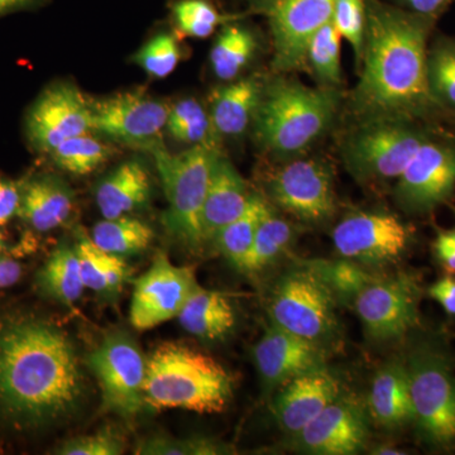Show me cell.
Segmentation results:
<instances>
[{
	"mask_svg": "<svg viewBox=\"0 0 455 455\" xmlns=\"http://www.w3.org/2000/svg\"><path fill=\"white\" fill-rule=\"evenodd\" d=\"M70 334L31 315L0 319V414L38 427L73 416L86 396L85 376Z\"/></svg>",
	"mask_w": 455,
	"mask_h": 455,
	"instance_id": "6da1fadb",
	"label": "cell"
},
{
	"mask_svg": "<svg viewBox=\"0 0 455 455\" xmlns=\"http://www.w3.org/2000/svg\"><path fill=\"white\" fill-rule=\"evenodd\" d=\"M434 20L367 0L363 70L350 101L362 121H411L436 106L427 82V38Z\"/></svg>",
	"mask_w": 455,
	"mask_h": 455,
	"instance_id": "7a4b0ae2",
	"label": "cell"
},
{
	"mask_svg": "<svg viewBox=\"0 0 455 455\" xmlns=\"http://www.w3.org/2000/svg\"><path fill=\"white\" fill-rule=\"evenodd\" d=\"M233 388L235 379L220 362L182 341H164L147 357L143 396L155 411L220 414L229 405Z\"/></svg>",
	"mask_w": 455,
	"mask_h": 455,
	"instance_id": "3957f363",
	"label": "cell"
},
{
	"mask_svg": "<svg viewBox=\"0 0 455 455\" xmlns=\"http://www.w3.org/2000/svg\"><path fill=\"white\" fill-rule=\"evenodd\" d=\"M339 103L335 88H309L293 80L266 84L254 116V133L267 151L291 157L307 151L333 121Z\"/></svg>",
	"mask_w": 455,
	"mask_h": 455,
	"instance_id": "277c9868",
	"label": "cell"
},
{
	"mask_svg": "<svg viewBox=\"0 0 455 455\" xmlns=\"http://www.w3.org/2000/svg\"><path fill=\"white\" fill-rule=\"evenodd\" d=\"M337 300L307 260L283 272L269 290V322L328 350L341 343Z\"/></svg>",
	"mask_w": 455,
	"mask_h": 455,
	"instance_id": "5b68a950",
	"label": "cell"
},
{
	"mask_svg": "<svg viewBox=\"0 0 455 455\" xmlns=\"http://www.w3.org/2000/svg\"><path fill=\"white\" fill-rule=\"evenodd\" d=\"M151 151L169 204L164 226L173 241L190 252H197L205 244L203 206L218 151L215 147L204 145L175 155L160 145Z\"/></svg>",
	"mask_w": 455,
	"mask_h": 455,
	"instance_id": "8992f818",
	"label": "cell"
},
{
	"mask_svg": "<svg viewBox=\"0 0 455 455\" xmlns=\"http://www.w3.org/2000/svg\"><path fill=\"white\" fill-rule=\"evenodd\" d=\"M427 140L406 119L363 121L346 140L344 163L364 184L397 180Z\"/></svg>",
	"mask_w": 455,
	"mask_h": 455,
	"instance_id": "52a82bcc",
	"label": "cell"
},
{
	"mask_svg": "<svg viewBox=\"0 0 455 455\" xmlns=\"http://www.w3.org/2000/svg\"><path fill=\"white\" fill-rule=\"evenodd\" d=\"M414 423L427 442H455V376L448 358L435 347L420 344L405 358Z\"/></svg>",
	"mask_w": 455,
	"mask_h": 455,
	"instance_id": "ba28073f",
	"label": "cell"
},
{
	"mask_svg": "<svg viewBox=\"0 0 455 455\" xmlns=\"http://www.w3.org/2000/svg\"><path fill=\"white\" fill-rule=\"evenodd\" d=\"M101 391V409L133 419L145 409L147 357L130 333L114 331L86 357Z\"/></svg>",
	"mask_w": 455,
	"mask_h": 455,
	"instance_id": "9c48e42d",
	"label": "cell"
},
{
	"mask_svg": "<svg viewBox=\"0 0 455 455\" xmlns=\"http://www.w3.org/2000/svg\"><path fill=\"white\" fill-rule=\"evenodd\" d=\"M420 287L415 277L398 272L379 275L353 304L367 339L387 344L405 337L419 322Z\"/></svg>",
	"mask_w": 455,
	"mask_h": 455,
	"instance_id": "30bf717a",
	"label": "cell"
},
{
	"mask_svg": "<svg viewBox=\"0 0 455 455\" xmlns=\"http://www.w3.org/2000/svg\"><path fill=\"white\" fill-rule=\"evenodd\" d=\"M331 238L341 259L374 269L397 262L409 248L411 232L391 212H358L343 218Z\"/></svg>",
	"mask_w": 455,
	"mask_h": 455,
	"instance_id": "8fae6325",
	"label": "cell"
},
{
	"mask_svg": "<svg viewBox=\"0 0 455 455\" xmlns=\"http://www.w3.org/2000/svg\"><path fill=\"white\" fill-rule=\"evenodd\" d=\"M92 130L127 145L154 148L171 108L145 90H131L89 100Z\"/></svg>",
	"mask_w": 455,
	"mask_h": 455,
	"instance_id": "7c38bea8",
	"label": "cell"
},
{
	"mask_svg": "<svg viewBox=\"0 0 455 455\" xmlns=\"http://www.w3.org/2000/svg\"><path fill=\"white\" fill-rule=\"evenodd\" d=\"M272 203L307 224L325 223L337 204L333 173L324 161L300 158L284 164L268 184Z\"/></svg>",
	"mask_w": 455,
	"mask_h": 455,
	"instance_id": "4fadbf2b",
	"label": "cell"
},
{
	"mask_svg": "<svg viewBox=\"0 0 455 455\" xmlns=\"http://www.w3.org/2000/svg\"><path fill=\"white\" fill-rule=\"evenodd\" d=\"M199 287L193 268L173 265L167 254L158 253L134 283L131 324L137 331H149L175 319Z\"/></svg>",
	"mask_w": 455,
	"mask_h": 455,
	"instance_id": "5bb4252c",
	"label": "cell"
},
{
	"mask_svg": "<svg viewBox=\"0 0 455 455\" xmlns=\"http://www.w3.org/2000/svg\"><path fill=\"white\" fill-rule=\"evenodd\" d=\"M367 406L341 394L309 425L290 436L293 451L314 455H353L366 448L370 436Z\"/></svg>",
	"mask_w": 455,
	"mask_h": 455,
	"instance_id": "9a60e30c",
	"label": "cell"
},
{
	"mask_svg": "<svg viewBox=\"0 0 455 455\" xmlns=\"http://www.w3.org/2000/svg\"><path fill=\"white\" fill-rule=\"evenodd\" d=\"M455 188V147L427 140L395 187L403 211L423 214L448 200Z\"/></svg>",
	"mask_w": 455,
	"mask_h": 455,
	"instance_id": "2e32d148",
	"label": "cell"
},
{
	"mask_svg": "<svg viewBox=\"0 0 455 455\" xmlns=\"http://www.w3.org/2000/svg\"><path fill=\"white\" fill-rule=\"evenodd\" d=\"M26 127L32 146L51 154L65 140L92 131L89 99L74 84H52L29 109Z\"/></svg>",
	"mask_w": 455,
	"mask_h": 455,
	"instance_id": "e0dca14e",
	"label": "cell"
},
{
	"mask_svg": "<svg viewBox=\"0 0 455 455\" xmlns=\"http://www.w3.org/2000/svg\"><path fill=\"white\" fill-rule=\"evenodd\" d=\"M278 73L307 64L310 40L334 17V0H274L267 7Z\"/></svg>",
	"mask_w": 455,
	"mask_h": 455,
	"instance_id": "ac0fdd59",
	"label": "cell"
},
{
	"mask_svg": "<svg viewBox=\"0 0 455 455\" xmlns=\"http://www.w3.org/2000/svg\"><path fill=\"white\" fill-rule=\"evenodd\" d=\"M328 350L283 329L269 325L253 348L262 391L275 394L290 379L326 367Z\"/></svg>",
	"mask_w": 455,
	"mask_h": 455,
	"instance_id": "d6986e66",
	"label": "cell"
},
{
	"mask_svg": "<svg viewBox=\"0 0 455 455\" xmlns=\"http://www.w3.org/2000/svg\"><path fill=\"white\" fill-rule=\"evenodd\" d=\"M339 379L328 367L301 374L274 394L272 412L280 429L289 436L309 425L340 395Z\"/></svg>",
	"mask_w": 455,
	"mask_h": 455,
	"instance_id": "ffe728a7",
	"label": "cell"
},
{
	"mask_svg": "<svg viewBox=\"0 0 455 455\" xmlns=\"http://www.w3.org/2000/svg\"><path fill=\"white\" fill-rule=\"evenodd\" d=\"M371 420L385 431H396L414 421L405 359L391 358L374 374L367 398Z\"/></svg>",
	"mask_w": 455,
	"mask_h": 455,
	"instance_id": "44dd1931",
	"label": "cell"
},
{
	"mask_svg": "<svg viewBox=\"0 0 455 455\" xmlns=\"http://www.w3.org/2000/svg\"><path fill=\"white\" fill-rule=\"evenodd\" d=\"M252 196L235 167L218 152L203 206L202 227L205 243L214 241L224 227L241 217Z\"/></svg>",
	"mask_w": 455,
	"mask_h": 455,
	"instance_id": "7402d4cb",
	"label": "cell"
},
{
	"mask_svg": "<svg viewBox=\"0 0 455 455\" xmlns=\"http://www.w3.org/2000/svg\"><path fill=\"white\" fill-rule=\"evenodd\" d=\"M73 191L55 176H40L22 188L18 215L27 226L38 233H47L61 227L73 214Z\"/></svg>",
	"mask_w": 455,
	"mask_h": 455,
	"instance_id": "603a6c76",
	"label": "cell"
},
{
	"mask_svg": "<svg viewBox=\"0 0 455 455\" xmlns=\"http://www.w3.org/2000/svg\"><path fill=\"white\" fill-rule=\"evenodd\" d=\"M152 182L140 161L122 164L95 188V202L104 220L124 217L145 208L151 199Z\"/></svg>",
	"mask_w": 455,
	"mask_h": 455,
	"instance_id": "cb8c5ba5",
	"label": "cell"
},
{
	"mask_svg": "<svg viewBox=\"0 0 455 455\" xmlns=\"http://www.w3.org/2000/svg\"><path fill=\"white\" fill-rule=\"evenodd\" d=\"M265 85L259 76H248L212 92L209 116L217 134L235 137L244 133L259 109Z\"/></svg>",
	"mask_w": 455,
	"mask_h": 455,
	"instance_id": "d4e9b609",
	"label": "cell"
},
{
	"mask_svg": "<svg viewBox=\"0 0 455 455\" xmlns=\"http://www.w3.org/2000/svg\"><path fill=\"white\" fill-rule=\"evenodd\" d=\"M180 325L203 340H221L232 333L236 313L226 293L199 287L180 311Z\"/></svg>",
	"mask_w": 455,
	"mask_h": 455,
	"instance_id": "484cf974",
	"label": "cell"
},
{
	"mask_svg": "<svg viewBox=\"0 0 455 455\" xmlns=\"http://www.w3.org/2000/svg\"><path fill=\"white\" fill-rule=\"evenodd\" d=\"M36 278L38 289L47 298L68 307L79 301L86 290L74 244L56 247Z\"/></svg>",
	"mask_w": 455,
	"mask_h": 455,
	"instance_id": "4316f807",
	"label": "cell"
},
{
	"mask_svg": "<svg viewBox=\"0 0 455 455\" xmlns=\"http://www.w3.org/2000/svg\"><path fill=\"white\" fill-rule=\"evenodd\" d=\"M293 239L295 228L289 220L277 215L271 205L260 220L252 247L239 271L248 275L260 274L289 250Z\"/></svg>",
	"mask_w": 455,
	"mask_h": 455,
	"instance_id": "83f0119b",
	"label": "cell"
},
{
	"mask_svg": "<svg viewBox=\"0 0 455 455\" xmlns=\"http://www.w3.org/2000/svg\"><path fill=\"white\" fill-rule=\"evenodd\" d=\"M90 236L104 252L124 259L145 252L154 242L155 232L145 221L124 215L99 221Z\"/></svg>",
	"mask_w": 455,
	"mask_h": 455,
	"instance_id": "f1b7e54d",
	"label": "cell"
},
{
	"mask_svg": "<svg viewBox=\"0 0 455 455\" xmlns=\"http://www.w3.org/2000/svg\"><path fill=\"white\" fill-rule=\"evenodd\" d=\"M259 41L251 29L243 26L224 27L211 52L215 76L224 82L235 80L256 55Z\"/></svg>",
	"mask_w": 455,
	"mask_h": 455,
	"instance_id": "f546056e",
	"label": "cell"
},
{
	"mask_svg": "<svg viewBox=\"0 0 455 455\" xmlns=\"http://www.w3.org/2000/svg\"><path fill=\"white\" fill-rule=\"evenodd\" d=\"M331 290L339 307H352L359 293L379 275L347 259L307 260Z\"/></svg>",
	"mask_w": 455,
	"mask_h": 455,
	"instance_id": "4dcf8cb0",
	"label": "cell"
},
{
	"mask_svg": "<svg viewBox=\"0 0 455 455\" xmlns=\"http://www.w3.org/2000/svg\"><path fill=\"white\" fill-rule=\"evenodd\" d=\"M269 208L271 204L267 200L259 196H253L243 214L224 227L212 241L220 252L235 268H241L242 263L252 247L260 220Z\"/></svg>",
	"mask_w": 455,
	"mask_h": 455,
	"instance_id": "1f68e13d",
	"label": "cell"
},
{
	"mask_svg": "<svg viewBox=\"0 0 455 455\" xmlns=\"http://www.w3.org/2000/svg\"><path fill=\"white\" fill-rule=\"evenodd\" d=\"M166 128L179 142L214 147L212 137L217 132L212 127L211 116L196 99H182L171 107Z\"/></svg>",
	"mask_w": 455,
	"mask_h": 455,
	"instance_id": "d6a6232c",
	"label": "cell"
},
{
	"mask_svg": "<svg viewBox=\"0 0 455 455\" xmlns=\"http://www.w3.org/2000/svg\"><path fill=\"white\" fill-rule=\"evenodd\" d=\"M60 169L77 176L94 172L113 155L112 147L107 146L88 133L65 140L50 154Z\"/></svg>",
	"mask_w": 455,
	"mask_h": 455,
	"instance_id": "836d02e7",
	"label": "cell"
},
{
	"mask_svg": "<svg viewBox=\"0 0 455 455\" xmlns=\"http://www.w3.org/2000/svg\"><path fill=\"white\" fill-rule=\"evenodd\" d=\"M340 40V33L331 20L313 36L307 47V64L317 79L331 88L339 85L341 80Z\"/></svg>",
	"mask_w": 455,
	"mask_h": 455,
	"instance_id": "e575fe53",
	"label": "cell"
},
{
	"mask_svg": "<svg viewBox=\"0 0 455 455\" xmlns=\"http://www.w3.org/2000/svg\"><path fill=\"white\" fill-rule=\"evenodd\" d=\"M427 82L436 106L455 109L454 38H442L427 50Z\"/></svg>",
	"mask_w": 455,
	"mask_h": 455,
	"instance_id": "d590c367",
	"label": "cell"
},
{
	"mask_svg": "<svg viewBox=\"0 0 455 455\" xmlns=\"http://www.w3.org/2000/svg\"><path fill=\"white\" fill-rule=\"evenodd\" d=\"M172 14L179 31L193 38L209 37L227 20L208 0H178Z\"/></svg>",
	"mask_w": 455,
	"mask_h": 455,
	"instance_id": "8d00e7d4",
	"label": "cell"
},
{
	"mask_svg": "<svg viewBox=\"0 0 455 455\" xmlns=\"http://www.w3.org/2000/svg\"><path fill=\"white\" fill-rule=\"evenodd\" d=\"M134 453L140 455H220L232 454L233 449L224 443L205 436L176 439L155 435L140 440Z\"/></svg>",
	"mask_w": 455,
	"mask_h": 455,
	"instance_id": "74e56055",
	"label": "cell"
},
{
	"mask_svg": "<svg viewBox=\"0 0 455 455\" xmlns=\"http://www.w3.org/2000/svg\"><path fill=\"white\" fill-rule=\"evenodd\" d=\"M181 53L178 41L172 35L160 33L140 47L131 60L149 76L164 79L175 71Z\"/></svg>",
	"mask_w": 455,
	"mask_h": 455,
	"instance_id": "f35d334b",
	"label": "cell"
},
{
	"mask_svg": "<svg viewBox=\"0 0 455 455\" xmlns=\"http://www.w3.org/2000/svg\"><path fill=\"white\" fill-rule=\"evenodd\" d=\"M74 247L86 289L108 296L107 253L92 242V236L84 232L82 228L75 232Z\"/></svg>",
	"mask_w": 455,
	"mask_h": 455,
	"instance_id": "ab89813d",
	"label": "cell"
},
{
	"mask_svg": "<svg viewBox=\"0 0 455 455\" xmlns=\"http://www.w3.org/2000/svg\"><path fill=\"white\" fill-rule=\"evenodd\" d=\"M367 0H334V23L341 38L348 41L355 51L357 65L363 55L364 32H366Z\"/></svg>",
	"mask_w": 455,
	"mask_h": 455,
	"instance_id": "60d3db41",
	"label": "cell"
},
{
	"mask_svg": "<svg viewBox=\"0 0 455 455\" xmlns=\"http://www.w3.org/2000/svg\"><path fill=\"white\" fill-rule=\"evenodd\" d=\"M125 440L118 430L104 427L97 433L75 436L60 445V455H121L124 453Z\"/></svg>",
	"mask_w": 455,
	"mask_h": 455,
	"instance_id": "b9f144b4",
	"label": "cell"
},
{
	"mask_svg": "<svg viewBox=\"0 0 455 455\" xmlns=\"http://www.w3.org/2000/svg\"><path fill=\"white\" fill-rule=\"evenodd\" d=\"M22 188L14 182L0 179V226L13 220L20 212Z\"/></svg>",
	"mask_w": 455,
	"mask_h": 455,
	"instance_id": "7bdbcfd3",
	"label": "cell"
},
{
	"mask_svg": "<svg viewBox=\"0 0 455 455\" xmlns=\"http://www.w3.org/2000/svg\"><path fill=\"white\" fill-rule=\"evenodd\" d=\"M433 248L442 267L448 274H455V229L440 232Z\"/></svg>",
	"mask_w": 455,
	"mask_h": 455,
	"instance_id": "ee69618b",
	"label": "cell"
},
{
	"mask_svg": "<svg viewBox=\"0 0 455 455\" xmlns=\"http://www.w3.org/2000/svg\"><path fill=\"white\" fill-rule=\"evenodd\" d=\"M395 2L411 13L436 20L455 0H395Z\"/></svg>",
	"mask_w": 455,
	"mask_h": 455,
	"instance_id": "f6af8a7d",
	"label": "cell"
},
{
	"mask_svg": "<svg viewBox=\"0 0 455 455\" xmlns=\"http://www.w3.org/2000/svg\"><path fill=\"white\" fill-rule=\"evenodd\" d=\"M431 299L438 301L449 315H455V278L445 276L440 278L429 287Z\"/></svg>",
	"mask_w": 455,
	"mask_h": 455,
	"instance_id": "bcb514c9",
	"label": "cell"
},
{
	"mask_svg": "<svg viewBox=\"0 0 455 455\" xmlns=\"http://www.w3.org/2000/svg\"><path fill=\"white\" fill-rule=\"evenodd\" d=\"M22 265L9 257L0 256V290L13 286L22 277Z\"/></svg>",
	"mask_w": 455,
	"mask_h": 455,
	"instance_id": "7dc6e473",
	"label": "cell"
},
{
	"mask_svg": "<svg viewBox=\"0 0 455 455\" xmlns=\"http://www.w3.org/2000/svg\"><path fill=\"white\" fill-rule=\"evenodd\" d=\"M44 0H0V17L12 12L38 7Z\"/></svg>",
	"mask_w": 455,
	"mask_h": 455,
	"instance_id": "c3c4849f",
	"label": "cell"
},
{
	"mask_svg": "<svg viewBox=\"0 0 455 455\" xmlns=\"http://www.w3.org/2000/svg\"><path fill=\"white\" fill-rule=\"evenodd\" d=\"M370 453L376 455H403L405 454V451L396 447H391V445L379 444L371 449Z\"/></svg>",
	"mask_w": 455,
	"mask_h": 455,
	"instance_id": "681fc988",
	"label": "cell"
},
{
	"mask_svg": "<svg viewBox=\"0 0 455 455\" xmlns=\"http://www.w3.org/2000/svg\"><path fill=\"white\" fill-rule=\"evenodd\" d=\"M5 243H4V235H3V233L0 232V254H2L3 250H4Z\"/></svg>",
	"mask_w": 455,
	"mask_h": 455,
	"instance_id": "f907efd6",
	"label": "cell"
}]
</instances>
